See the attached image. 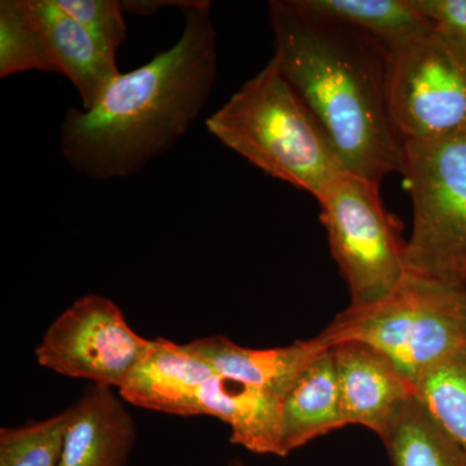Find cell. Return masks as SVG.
Masks as SVG:
<instances>
[{"instance_id": "cell-1", "label": "cell", "mask_w": 466, "mask_h": 466, "mask_svg": "<svg viewBox=\"0 0 466 466\" xmlns=\"http://www.w3.org/2000/svg\"><path fill=\"white\" fill-rule=\"evenodd\" d=\"M275 61L349 173L381 184L400 173L404 140L392 116L391 51L370 34L269 2Z\"/></svg>"}, {"instance_id": "cell-2", "label": "cell", "mask_w": 466, "mask_h": 466, "mask_svg": "<svg viewBox=\"0 0 466 466\" xmlns=\"http://www.w3.org/2000/svg\"><path fill=\"white\" fill-rule=\"evenodd\" d=\"M210 2L184 9L173 47L116 76L95 108H70L61 150L76 173L112 180L140 173L174 148L207 106L217 79Z\"/></svg>"}, {"instance_id": "cell-3", "label": "cell", "mask_w": 466, "mask_h": 466, "mask_svg": "<svg viewBox=\"0 0 466 466\" xmlns=\"http://www.w3.org/2000/svg\"><path fill=\"white\" fill-rule=\"evenodd\" d=\"M207 127L254 167L317 200L346 171L274 57L208 116Z\"/></svg>"}, {"instance_id": "cell-4", "label": "cell", "mask_w": 466, "mask_h": 466, "mask_svg": "<svg viewBox=\"0 0 466 466\" xmlns=\"http://www.w3.org/2000/svg\"><path fill=\"white\" fill-rule=\"evenodd\" d=\"M314 339L323 349L366 343L390 359L415 388L429 370L466 348V287L408 274L390 296L346 309Z\"/></svg>"}, {"instance_id": "cell-5", "label": "cell", "mask_w": 466, "mask_h": 466, "mask_svg": "<svg viewBox=\"0 0 466 466\" xmlns=\"http://www.w3.org/2000/svg\"><path fill=\"white\" fill-rule=\"evenodd\" d=\"M401 174L415 216L408 274L466 287V130L404 143Z\"/></svg>"}, {"instance_id": "cell-6", "label": "cell", "mask_w": 466, "mask_h": 466, "mask_svg": "<svg viewBox=\"0 0 466 466\" xmlns=\"http://www.w3.org/2000/svg\"><path fill=\"white\" fill-rule=\"evenodd\" d=\"M332 256L350 291V309L375 305L408 275L397 223L383 208L380 184L349 171L318 198Z\"/></svg>"}, {"instance_id": "cell-7", "label": "cell", "mask_w": 466, "mask_h": 466, "mask_svg": "<svg viewBox=\"0 0 466 466\" xmlns=\"http://www.w3.org/2000/svg\"><path fill=\"white\" fill-rule=\"evenodd\" d=\"M390 101L407 142L466 130V46L431 29L391 52Z\"/></svg>"}, {"instance_id": "cell-8", "label": "cell", "mask_w": 466, "mask_h": 466, "mask_svg": "<svg viewBox=\"0 0 466 466\" xmlns=\"http://www.w3.org/2000/svg\"><path fill=\"white\" fill-rule=\"evenodd\" d=\"M150 348L152 339L135 333L113 300L87 294L55 319L35 357L60 375L119 389Z\"/></svg>"}, {"instance_id": "cell-9", "label": "cell", "mask_w": 466, "mask_h": 466, "mask_svg": "<svg viewBox=\"0 0 466 466\" xmlns=\"http://www.w3.org/2000/svg\"><path fill=\"white\" fill-rule=\"evenodd\" d=\"M339 397L346 425H361L380 438L415 388L394 363L366 343L333 346Z\"/></svg>"}, {"instance_id": "cell-10", "label": "cell", "mask_w": 466, "mask_h": 466, "mask_svg": "<svg viewBox=\"0 0 466 466\" xmlns=\"http://www.w3.org/2000/svg\"><path fill=\"white\" fill-rule=\"evenodd\" d=\"M21 5L38 30L58 73L66 76L79 92L84 109L95 108L121 75L115 55L58 7L56 0H21Z\"/></svg>"}, {"instance_id": "cell-11", "label": "cell", "mask_w": 466, "mask_h": 466, "mask_svg": "<svg viewBox=\"0 0 466 466\" xmlns=\"http://www.w3.org/2000/svg\"><path fill=\"white\" fill-rule=\"evenodd\" d=\"M216 375L188 346L152 339L147 357L119 388L122 400L146 410L177 416H198V394Z\"/></svg>"}, {"instance_id": "cell-12", "label": "cell", "mask_w": 466, "mask_h": 466, "mask_svg": "<svg viewBox=\"0 0 466 466\" xmlns=\"http://www.w3.org/2000/svg\"><path fill=\"white\" fill-rule=\"evenodd\" d=\"M70 408L72 419L58 466H126L135 424L115 392L94 385Z\"/></svg>"}, {"instance_id": "cell-13", "label": "cell", "mask_w": 466, "mask_h": 466, "mask_svg": "<svg viewBox=\"0 0 466 466\" xmlns=\"http://www.w3.org/2000/svg\"><path fill=\"white\" fill-rule=\"evenodd\" d=\"M345 425L333 351L321 350L281 400L280 458Z\"/></svg>"}, {"instance_id": "cell-14", "label": "cell", "mask_w": 466, "mask_h": 466, "mask_svg": "<svg viewBox=\"0 0 466 466\" xmlns=\"http://www.w3.org/2000/svg\"><path fill=\"white\" fill-rule=\"evenodd\" d=\"M218 376L272 392L283 400L309 361L321 350L317 339H300L285 348L250 349L223 336L187 343Z\"/></svg>"}, {"instance_id": "cell-15", "label": "cell", "mask_w": 466, "mask_h": 466, "mask_svg": "<svg viewBox=\"0 0 466 466\" xmlns=\"http://www.w3.org/2000/svg\"><path fill=\"white\" fill-rule=\"evenodd\" d=\"M200 415L231 428V441L259 455L280 456L281 398L217 373L198 394Z\"/></svg>"}, {"instance_id": "cell-16", "label": "cell", "mask_w": 466, "mask_h": 466, "mask_svg": "<svg viewBox=\"0 0 466 466\" xmlns=\"http://www.w3.org/2000/svg\"><path fill=\"white\" fill-rule=\"evenodd\" d=\"M311 16L345 24L379 39L395 51L422 35L433 25L412 0H290Z\"/></svg>"}, {"instance_id": "cell-17", "label": "cell", "mask_w": 466, "mask_h": 466, "mask_svg": "<svg viewBox=\"0 0 466 466\" xmlns=\"http://www.w3.org/2000/svg\"><path fill=\"white\" fill-rule=\"evenodd\" d=\"M381 441L391 466H466V451L416 397L400 408Z\"/></svg>"}, {"instance_id": "cell-18", "label": "cell", "mask_w": 466, "mask_h": 466, "mask_svg": "<svg viewBox=\"0 0 466 466\" xmlns=\"http://www.w3.org/2000/svg\"><path fill=\"white\" fill-rule=\"evenodd\" d=\"M415 397L466 451V348L420 377L415 383Z\"/></svg>"}, {"instance_id": "cell-19", "label": "cell", "mask_w": 466, "mask_h": 466, "mask_svg": "<svg viewBox=\"0 0 466 466\" xmlns=\"http://www.w3.org/2000/svg\"><path fill=\"white\" fill-rule=\"evenodd\" d=\"M39 70L58 73L21 0L0 2V76ZM60 75V73H58Z\"/></svg>"}, {"instance_id": "cell-20", "label": "cell", "mask_w": 466, "mask_h": 466, "mask_svg": "<svg viewBox=\"0 0 466 466\" xmlns=\"http://www.w3.org/2000/svg\"><path fill=\"white\" fill-rule=\"evenodd\" d=\"M72 408L18 428L0 431V466H58Z\"/></svg>"}, {"instance_id": "cell-21", "label": "cell", "mask_w": 466, "mask_h": 466, "mask_svg": "<svg viewBox=\"0 0 466 466\" xmlns=\"http://www.w3.org/2000/svg\"><path fill=\"white\" fill-rule=\"evenodd\" d=\"M58 7L76 18L109 54H116L126 39L121 2L116 0H56Z\"/></svg>"}, {"instance_id": "cell-22", "label": "cell", "mask_w": 466, "mask_h": 466, "mask_svg": "<svg viewBox=\"0 0 466 466\" xmlns=\"http://www.w3.org/2000/svg\"><path fill=\"white\" fill-rule=\"evenodd\" d=\"M412 5L435 30L466 46V0H412Z\"/></svg>"}, {"instance_id": "cell-23", "label": "cell", "mask_w": 466, "mask_h": 466, "mask_svg": "<svg viewBox=\"0 0 466 466\" xmlns=\"http://www.w3.org/2000/svg\"><path fill=\"white\" fill-rule=\"evenodd\" d=\"M201 0H187V2H164V0H131V2H121L122 9L126 12H131L134 15H142V16H150L164 7H179L184 9L195 7L200 5Z\"/></svg>"}, {"instance_id": "cell-24", "label": "cell", "mask_w": 466, "mask_h": 466, "mask_svg": "<svg viewBox=\"0 0 466 466\" xmlns=\"http://www.w3.org/2000/svg\"><path fill=\"white\" fill-rule=\"evenodd\" d=\"M235 466H244V465H242V464H235Z\"/></svg>"}]
</instances>
